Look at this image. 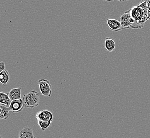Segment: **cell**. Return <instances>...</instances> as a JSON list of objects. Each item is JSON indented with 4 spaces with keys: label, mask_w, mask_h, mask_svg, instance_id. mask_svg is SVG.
Instances as JSON below:
<instances>
[{
    "label": "cell",
    "mask_w": 150,
    "mask_h": 138,
    "mask_svg": "<svg viewBox=\"0 0 150 138\" xmlns=\"http://www.w3.org/2000/svg\"><path fill=\"white\" fill-rule=\"evenodd\" d=\"M128 11L130 13L131 17L134 19L136 24L140 29L143 28L145 22L148 20L147 9L144 10L140 6H133Z\"/></svg>",
    "instance_id": "1"
},
{
    "label": "cell",
    "mask_w": 150,
    "mask_h": 138,
    "mask_svg": "<svg viewBox=\"0 0 150 138\" xmlns=\"http://www.w3.org/2000/svg\"><path fill=\"white\" fill-rule=\"evenodd\" d=\"M25 107L33 108L39 105L40 93L35 90H32L23 97Z\"/></svg>",
    "instance_id": "2"
},
{
    "label": "cell",
    "mask_w": 150,
    "mask_h": 138,
    "mask_svg": "<svg viewBox=\"0 0 150 138\" xmlns=\"http://www.w3.org/2000/svg\"><path fill=\"white\" fill-rule=\"evenodd\" d=\"M38 84L42 95L47 97H50L52 94V91L50 81L45 79H40L38 81Z\"/></svg>",
    "instance_id": "3"
},
{
    "label": "cell",
    "mask_w": 150,
    "mask_h": 138,
    "mask_svg": "<svg viewBox=\"0 0 150 138\" xmlns=\"http://www.w3.org/2000/svg\"><path fill=\"white\" fill-rule=\"evenodd\" d=\"M24 105L23 99H18L11 101L10 105H9V108L10 111L14 113H18L23 110Z\"/></svg>",
    "instance_id": "4"
},
{
    "label": "cell",
    "mask_w": 150,
    "mask_h": 138,
    "mask_svg": "<svg viewBox=\"0 0 150 138\" xmlns=\"http://www.w3.org/2000/svg\"><path fill=\"white\" fill-rule=\"evenodd\" d=\"M36 118L38 121H43L52 122L53 114L51 112L48 110H44L38 112L36 114Z\"/></svg>",
    "instance_id": "5"
},
{
    "label": "cell",
    "mask_w": 150,
    "mask_h": 138,
    "mask_svg": "<svg viewBox=\"0 0 150 138\" xmlns=\"http://www.w3.org/2000/svg\"><path fill=\"white\" fill-rule=\"evenodd\" d=\"M131 17V15L128 11L125 12V13L121 16L120 18V22L122 26V29H127L128 28L133 29L132 24L129 22V19Z\"/></svg>",
    "instance_id": "6"
},
{
    "label": "cell",
    "mask_w": 150,
    "mask_h": 138,
    "mask_svg": "<svg viewBox=\"0 0 150 138\" xmlns=\"http://www.w3.org/2000/svg\"><path fill=\"white\" fill-rule=\"evenodd\" d=\"M106 22L109 28L115 32L123 30L120 21L114 19H107Z\"/></svg>",
    "instance_id": "7"
},
{
    "label": "cell",
    "mask_w": 150,
    "mask_h": 138,
    "mask_svg": "<svg viewBox=\"0 0 150 138\" xmlns=\"http://www.w3.org/2000/svg\"><path fill=\"white\" fill-rule=\"evenodd\" d=\"M18 138H36L32 129L25 127L19 132Z\"/></svg>",
    "instance_id": "8"
},
{
    "label": "cell",
    "mask_w": 150,
    "mask_h": 138,
    "mask_svg": "<svg viewBox=\"0 0 150 138\" xmlns=\"http://www.w3.org/2000/svg\"><path fill=\"white\" fill-rule=\"evenodd\" d=\"M9 98L11 101L21 99V88L17 87L15 88H13L9 91Z\"/></svg>",
    "instance_id": "9"
},
{
    "label": "cell",
    "mask_w": 150,
    "mask_h": 138,
    "mask_svg": "<svg viewBox=\"0 0 150 138\" xmlns=\"http://www.w3.org/2000/svg\"><path fill=\"white\" fill-rule=\"evenodd\" d=\"M104 46L108 51L111 52L113 51L115 49L116 47V44L113 39H112L110 37H106L105 38V42H104Z\"/></svg>",
    "instance_id": "10"
},
{
    "label": "cell",
    "mask_w": 150,
    "mask_h": 138,
    "mask_svg": "<svg viewBox=\"0 0 150 138\" xmlns=\"http://www.w3.org/2000/svg\"><path fill=\"white\" fill-rule=\"evenodd\" d=\"M11 100L9 98L8 93L0 92V104L6 106H9Z\"/></svg>",
    "instance_id": "11"
},
{
    "label": "cell",
    "mask_w": 150,
    "mask_h": 138,
    "mask_svg": "<svg viewBox=\"0 0 150 138\" xmlns=\"http://www.w3.org/2000/svg\"><path fill=\"white\" fill-rule=\"evenodd\" d=\"M10 80V75L6 70H4L3 72L0 73V82L3 86H6L9 83Z\"/></svg>",
    "instance_id": "12"
},
{
    "label": "cell",
    "mask_w": 150,
    "mask_h": 138,
    "mask_svg": "<svg viewBox=\"0 0 150 138\" xmlns=\"http://www.w3.org/2000/svg\"><path fill=\"white\" fill-rule=\"evenodd\" d=\"M1 113L0 115V120H7L10 116V109L9 107H6L4 105H1Z\"/></svg>",
    "instance_id": "13"
},
{
    "label": "cell",
    "mask_w": 150,
    "mask_h": 138,
    "mask_svg": "<svg viewBox=\"0 0 150 138\" xmlns=\"http://www.w3.org/2000/svg\"><path fill=\"white\" fill-rule=\"evenodd\" d=\"M38 125L42 131H45L51 125V122L48 121H38Z\"/></svg>",
    "instance_id": "14"
},
{
    "label": "cell",
    "mask_w": 150,
    "mask_h": 138,
    "mask_svg": "<svg viewBox=\"0 0 150 138\" xmlns=\"http://www.w3.org/2000/svg\"><path fill=\"white\" fill-rule=\"evenodd\" d=\"M6 70V64L3 61H0V73Z\"/></svg>",
    "instance_id": "15"
},
{
    "label": "cell",
    "mask_w": 150,
    "mask_h": 138,
    "mask_svg": "<svg viewBox=\"0 0 150 138\" xmlns=\"http://www.w3.org/2000/svg\"><path fill=\"white\" fill-rule=\"evenodd\" d=\"M147 13H148V20L150 19V1H147Z\"/></svg>",
    "instance_id": "16"
},
{
    "label": "cell",
    "mask_w": 150,
    "mask_h": 138,
    "mask_svg": "<svg viewBox=\"0 0 150 138\" xmlns=\"http://www.w3.org/2000/svg\"><path fill=\"white\" fill-rule=\"evenodd\" d=\"M1 106H0V115H1Z\"/></svg>",
    "instance_id": "17"
},
{
    "label": "cell",
    "mask_w": 150,
    "mask_h": 138,
    "mask_svg": "<svg viewBox=\"0 0 150 138\" xmlns=\"http://www.w3.org/2000/svg\"><path fill=\"white\" fill-rule=\"evenodd\" d=\"M0 138H2V137H1V136H0Z\"/></svg>",
    "instance_id": "18"
}]
</instances>
